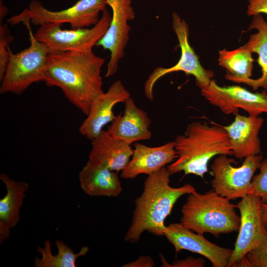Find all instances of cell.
Returning <instances> with one entry per match:
<instances>
[{
    "label": "cell",
    "instance_id": "obj_9",
    "mask_svg": "<svg viewBox=\"0 0 267 267\" xmlns=\"http://www.w3.org/2000/svg\"><path fill=\"white\" fill-rule=\"evenodd\" d=\"M228 156L221 154L214 160L211 165L214 177L211 186L216 192L230 200L242 198L250 194L252 178L263 156L261 154L247 156L238 167L232 165L236 162Z\"/></svg>",
    "mask_w": 267,
    "mask_h": 267
},
{
    "label": "cell",
    "instance_id": "obj_28",
    "mask_svg": "<svg viewBox=\"0 0 267 267\" xmlns=\"http://www.w3.org/2000/svg\"><path fill=\"white\" fill-rule=\"evenodd\" d=\"M262 13L267 14V0H248L247 10L248 16Z\"/></svg>",
    "mask_w": 267,
    "mask_h": 267
},
{
    "label": "cell",
    "instance_id": "obj_13",
    "mask_svg": "<svg viewBox=\"0 0 267 267\" xmlns=\"http://www.w3.org/2000/svg\"><path fill=\"white\" fill-rule=\"evenodd\" d=\"M164 236L173 245L176 254L182 250H188L206 258L213 267H228L233 250L212 243L203 235L194 233L180 223L166 226Z\"/></svg>",
    "mask_w": 267,
    "mask_h": 267
},
{
    "label": "cell",
    "instance_id": "obj_30",
    "mask_svg": "<svg viewBox=\"0 0 267 267\" xmlns=\"http://www.w3.org/2000/svg\"><path fill=\"white\" fill-rule=\"evenodd\" d=\"M261 208L262 221L267 231V203H261Z\"/></svg>",
    "mask_w": 267,
    "mask_h": 267
},
{
    "label": "cell",
    "instance_id": "obj_27",
    "mask_svg": "<svg viewBox=\"0 0 267 267\" xmlns=\"http://www.w3.org/2000/svg\"><path fill=\"white\" fill-rule=\"evenodd\" d=\"M162 267H203L206 263L205 260L201 258H195L188 257L184 259L174 261L172 264H169L163 255L160 256Z\"/></svg>",
    "mask_w": 267,
    "mask_h": 267
},
{
    "label": "cell",
    "instance_id": "obj_5",
    "mask_svg": "<svg viewBox=\"0 0 267 267\" xmlns=\"http://www.w3.org/2000/svg\"><path fill=\"white\" fill-rule=\"evenodd\" d=\"M30 24L23 23L29 32L30 46L16 53L8 46L9 59L0 81L1 94H20L33 83L43 81L49 51L45 44L35 38Z\"/></svg>",
    "mask_w": 267,
    "mask_h": 267
},
{
    "label": "cell",
    "instance_id": "obj_6",
    "mask_svg": "<svg viewBox=\"0 0 267 267\" xmlns=\"http://www.w3.org/2000/svg\"><path fill=\"white\" fill-rule=\"evenodd\" d=\"M107 4L106 0H79L67 9L52 11L44 7L41 1L33 0L28 8L11 16L7 22L11 26L30 22L39 26L53 23H68L72 29L89 28L98 22L99 14Z\"/></svg>",
    "mask_w": 267,
    "mask_h": 267
},
{
    "label": "cell",
    "instance_id": "obj_20",
    "mask_svg": "<svg viewBox=\"0 0 267 267\" xmlns=\"http://www.w3.org/2000/svg\"><path fill=\"white\" fill-rule=\"evenodd\" d=\"M0 179L6 188L5 195L0 200V243L8 239L10 231L19 221V210L26 197L29 185L26 181H17L5 174Z\"/></svg>",
    "mask_w": 267,
    "mask_h": 267
},
{
    "label": "cell",
    "instance_id": "obj_11",
    "mask_svg": "<svg viewBox=\"0 0 267 267\" xmlns=\"http://www.w3.org/2000/svg\"><path fill=\"white\" fill-rule=\"evenodd\" d=\"M261 203L259 197L249 194L237 203L240 223L228 267H233L267 239V231L262 219Z\"/></svg>",
    "mask_w": 267,
    "mask_h": 267
},
{
    "label": "cell",
    "instance_id": "obj_25",
    "mask_svg": "<svg viewBox=\"0 0 267 267\" xmlns=\"http://www.w3.org/2000/svg\"><path fill=\"white\" fill-rule=\"evenodd\" d=\"M258 174L254 176L250 194L259 197L262 203H267V158L261 161Z\"/></svg>",
    "mask_w": 267,
    "mask_h": 267
},
{
    "label": "cell",
    "instance_id": "obj_18",
    "mask_svg": "<svg viewBox=\"0 0 267 267\" xmlns=\"http://www.w3.org/2000/svg\"><path fill=\"white\" fill-rule=\"evenodd\" d=\"M79 180L83 191L90 196L117 197L123 189L116 172L90 159L79 172Z\"/></svg>",
    "mask_w": 267,
    "mask_h": 267
},
{
    "label": "cell",
    "instance_id": "obj_3",
    "mask_svg": "<svg viewBox=\"0 0 267 267\" xmlns=\"http://www.w3.org/2000/svg\"><path fill=\"white\" fill-rule=\"evenodd\" d=\"M174 141L178 158L167 167L171 176L183 172L184 175L193 174L203 178L213 157L233 155L226 131L217 124L210 126L206 122H193Z\"/></svg>",
    "mask_w": 267,
    "mask_h": 267
},
{
    "label": "cell",
    "instance_id": "obj_31",
    "mask_svg": "<svg viewBox=\"0 0 267 267\" xmlns=\"http://www.w3.org/2000/svg\"><path fill=\"white\" fill-rule=\"evenodd\" d=\"M7 13V8L4 5L2 0H0V23H2Z\"/></svg>",
    "mask_w": 267,
    "mask_h": 267
},
{
    "label": "cell",
    "instance_id": "obj_14",
    "mask_svg": "<svg viewBox=\"0 0 267 267\" xmlns=\"http://www.w3.org/2000/svg\"><path fill=\"white\" fill-rule=\"evenodd\" d=\"M131 97L130 92L120 80L113 82L106 92L99 95L91 104L89 112L79 127L81 135L92 140L112 122L116 116L113 108L116 104Z\"/></svg>",
    "mask_w": 267,
    "mask_h": 267
},
{
    "label": "cell",
    "instance_id": "obj_29",
    "mask_svg": "<svg viewBox=\"0 0 267 267\" xmlns=\"http://www.w3.org/2000/svg\"><path fill=\"white\" fill-rule=\"evenodd\" d=\"M123 267H154L155 263L149 256H140L134 261L127 263L122 266Z\"/></svg>",
    "mask_w": 267,
    "mask_h": 267
},
{
    "label": "cell",
    "instance_id": "obj_4",
    "mask_svg": "<svg viewBox=\"0 0 267 267\" xmlns=\"http://www.w3.org/2000/svg\"><path fill=\"white\" fill-rule=\"evenodd\" d=\"M214 190L203 194H189L182 207L180 223L198 234L209 233L216 237L239 230L240 217L237 205Z\"/></svg>",
    "mask_w": 267,
    "mask_h": 267
},
{
    "label": "cell",
    "instance_id": "obj_23",
    "mask_svg": "<svg viewBox=\"0 0 267 267\" xmlns=\"http://www.w3.org/2000/svg\"><path fill=\"white\" fill-rule=\"evenodd\" d=\"M58 249V254L52 255L51 252V244L49 239L44 241V247L38 246L37 251L42 256L40 259L36 257L34 260L35 267H76V260L81 256H85L89 251L87 246L81 248L79 253L76 254L68 246L60 240L55 241Z\"/></svg>",
    "mask_w": 267,
    "mask_h": 267
},
{
    "label": "cell",
    "instance_id": "obj_19",
    "mask_svg": "<svg viewBox=\"0 0 267 267\" xmlns=\"http://www.w3.org/2000/svg\"><path fill=\"white\" fill-rule=\"evenodd\" d=\"M133 154L131 145L103 130L91 140L89 159L99 163L112 171L119 172L126 166Z\"/></svg>",
    "mask_w": 267,
    "mask_h": 267
},
{
    "label": "cell",
    "instance_id": "obj_7",
    "mask_svg": "<svg viewBox=\"0 0 267 267\" xmlns=\"http://www.w3.org/2000/svg\"><path fill=\"white\" fill-rule=\"evenodd\" d=\"M111 17L105 8L98 22L91 28L63 30L61 24L48 23L40 26L34 35L47 46L49 53L92 50L106 32Z\"/></svg>",
    "mask_w": 267,
    "mask_h": 267
},
{
    "label": "cell",
    "instance_id": "obj_12",
    "mask_svg": "<svg viewBox=\"0 0 267 267\" xmlns=\"http://www.w3.org/2000/svg\"><path fill=\"white\" fill-rule=\"evenodd\" d=\"M112 10L109 26L102 38L96 44L110 52L105 76L110 77L118 70L120 60L124 57L125 49L129 40L131 27L129 21L135 17L132 0H106Z\"/></svg>",
    "mask_w": 267,
    "mask_h": 267
},
{
    "label": "cell",
    "instance_id": "obj_21",
    "mask_svg": "<svg viewBox=\"0 0 267 267\" xmlns=\"http://www.w3.org/2000/svg\"><path fill=\"white\" fill-rule=\"evenodd\" d=\"M256 29L257 32L250 36L248 42L244 45L252 53L258 55L257 62L261 68L262 75L257 79L251 78L237 79L232 82L243 83L251 87L254 90L263 88L267 90V22L261 14L253 16L248 30Z\"/></svg>",
    "mask_w": 267,
    "mask_h": 267
},
{
    "label": "cell",
    "instance_id": "obj_10",
    "mask_svg": "<svg viewBox=\"0 0 267 267\" xmlns=\"http://www.w3.org/2000/svg\"><path fill=\"white\" fill-rule=\"evenodd\" d=\"M201 94L212 105L219 108L226 115H236L239 108L250 116H258L267 113V93L252 92L237 85L221 87L212 80L206 87L201 89Z\"/></svg>",
    "mask_w": 267,
    "mask_h": 267
},
{
    "label": "cell",
    "instance_id": "obj_24",
    "mask_svg": "<svg viewBox=\"0 0 267 267\" xmlns=\"http://www.w3.org/2000/svg\"><path fill=\"white\" fill-rule=\"evenodd\" d=\"M233 267H267V238Z\"/></svg>",
    "mask_w": 267,
    "mask_h": 267
},
{
    "label": "cell",
    "instance_id": "obj_26",
    "mask_svg": "<svg viewBox=\"0 0 267 267\" xmlns=\"http://www.w3.org/2000/svg\"><path fill=\"white\" fill-rule=\"evenodd\" d=\"M13 39L7 25L0 23V81L4 76L8 62V46Z\"/></svg>",
    "mask_w": 267,
    "mask_h": 267
},
{
    "label": "cell",
    "instance_id": "obj_1",
    "mask_svg": "<svg viewBox=\"0 0 267 267\" xmlns=\"http://www.w3.org/2000/svg\"><path fill=\"white\" fill-rule=\"evenodd\" d=\"M105 60L92 50L50 52L42 81L59 88L67 100L87 116L94 100L104 92L101 69Z\"/></svg>",
    "mask_w": 267,
    "mask_h": 267
},
{
    "label": "cell",
    "instance_id": "obj_8",
    "mask_svg": "<svg viewBox=\"0 0 267 267\" xmlns=\"http://www.w3.org/2000/svg\"><path fill=\"white\" fill-rule=\"evenodd\" d=\"M172 25L180 48V57L174 66L169 68L158 67L148 76L144 83V92L146 98L151 101L154 99L155 84L167 74L182 71L187 75H191L195 77L196 85L200 89L207 87L214 77L213 72L204 68L200 63L198 56L189 42V26L176 12L172 14Z\"/></svg>",
    "mask_w": 267,
    "mask_h": 267
},
{
    "label": "cell",
    "instance_id": "obj_15",
    "mask_svg": "<svg viewBox=\"0 0 267 267\" xmlns=\"http://www.w3.org/2000/svg\"><path fill=\"white\" fill-rule=\"evenodd\" d=\"M177 158L175 141L156 147L136 142L132 158L121 171V177L128 179L135 178L141 174L150 175L171 164Z\"/></svg>",
    "mask_w": 267,
    "mask_h": 267
},
{
    "label": "cell",
    "instance_id": "obj_22",
    "mask_svg": "<svg viewBox=\"0 0 267 267\" xmlns=\"http://www.w3.org/2000/svg\"><path fill=\"white\" fill-rule=\"evenodd\" d=\"M252 54L244 45L232 50H219V65L228 71L225 78L232 82L251 78L255 61Z\"/></svg>",
    "mask_w": 267,
    "mask_h": 267
},
{
    "label": "cell",
    "instance_id": "obj_2",
    "mask_svg": "<svg viewBox=\"0 0 267 267\" xmlns=\"http://www.w3.org/2000/svg\"><path fill=\"white\" fill-rule=\"evenodd\" d=\"M170 176L165 167L145 179L142 194L135 200L131 223L124 237L126 242H137L145 231L164 236L165 221L178 200L185 194L196 192L190 184L171 186Z\"/></svg>",
    "mask_w": 267,
    "mask_h": 267
},
{
    "label": "cell",
    "instance_id": "obj_17",
    "mask_svg": "<svg viewBox=\"0 0 267 267\" xmlns=\"http://www.w3.org/2000/svg\"><path fill=\"white\" fill-rule=\"evenodd\" d=\"M264 119L259 116H246L237 114L233 122L223 126L229 136L233 155L242 159L260 154L262 151L259 132Z\"/></svg>",
    "mask_w": 267,
    "mask_h": 267
},
{
    "label": "cell",
    "instance_id": "obj_16",
    "mask_svg": "<svg viewBox=\"0 0 267 267\" xmlns=\"http://www.w3.org/2000/svg\"><path fill=\"white\" fill-rule=\"evenodd\" d=\"M124 112L116 116L107 131L113 136L129 145L151 137V120L147 113L138 108L130 97L124 101Z\"/></svg>",
    "mask_w": 267,
    "mask_h": 267
}]
</instances>
